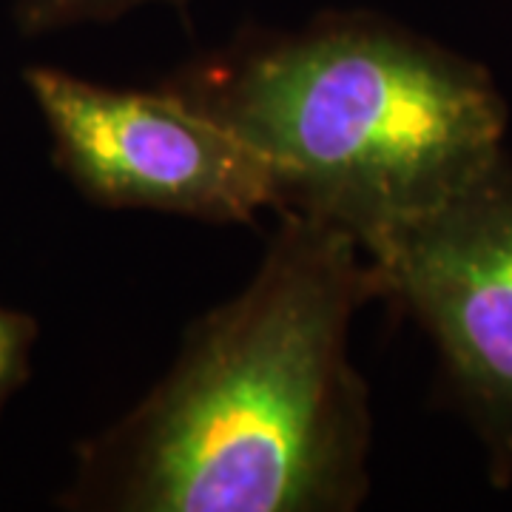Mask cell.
<instances>
[{
	"instance_id": "1",
	"label": "cell",
	"mask_w": 512,
	"mask_h": 512,
	"mask_svg": "<svg viewBox=\"0 0 512 512\" xmlns=\"http://www.w3.org/2000/svg\"><path fill=\"white\" fill-rule=\"evenodd\" d=\"M254 279L200 316L177 362L77 447L83 512H350L373 419L350 322L382 282L348 228L282 211Z\"/></svg>"
},
{
	"instance_id": "6",
	"label": "cell",
	"mask_w": 512,
	"mask_h": 512,
	"mask_svg": "<svg viewBox=\"0 0 512 512\" xmlns=\"http://www.w3.org/2000/svg\"><path fill=\"white\" fill-rule=\"evenodd\" d=\"M37 342L35 316L0 305V416L32 370V350Z\"/></svg>"
},
{
	"instance_id": "5",
	"label": "cell",
	"mask_w": 512,
	"mask_h": 512,
	"mask_svg": "<svg viewBox=\"0 0 512 512\" xmlns=\"http://www.w3.org/2000/svg\"><path fill=\"white\" fill-rule=\"evenodd\" d=\"M154 0H15V26L20 35L37 37L74 29L83 23H109ZM185 9L188 0H168Z\"/></svg>"
},
{
	"instance_id": "3",
	"label": "cell",
	"mask_w": 512,
	"mask_h": 512,
	"mask_svg": "<svg viewBox=\"0 0 512 512\" xmlns=\"http://www.w3.org/2000/svg\"><path fill=\"white\" fill-rule=\"evenodd\" d=\"M382 282L436 342L461 413L487 450L495 487L512 481V163L362 242Z\"/></svg>"
},
{
	"instance_id": "2",
	"label": "cell",
	"mask_w": 512,
	"mask_h": 512,
	"mask_svg": "<svg viewBox=\"0 0 512 512\" xmlns=\"http://www.w3.org/2000/svg\"><path fill=\"white\" fill-rule=\"evenodd\" d=\"M271 168L282 211L359 242L416 217L504 151L507 103L484 66L373 12L245 26L165 77Z\"/></svg>"
},
{
	"instance_id": "4",
	"label": "cell",
	"mask_w": 512,
	"mask_h": 512,
	"mask_svg": "<svg viewBox=\"0 0 512 512\" xmlns=\"http://www.w3.org/2000/svg\"><path fill=\"white\" fill-rule=\"evenodd\" d=\"M23 83L49 128L57 171L86 200L205 222H256L282 208L254 148L163 86L114 89L55 66L23 69Z\"/></svg>"
}]
</instances>
